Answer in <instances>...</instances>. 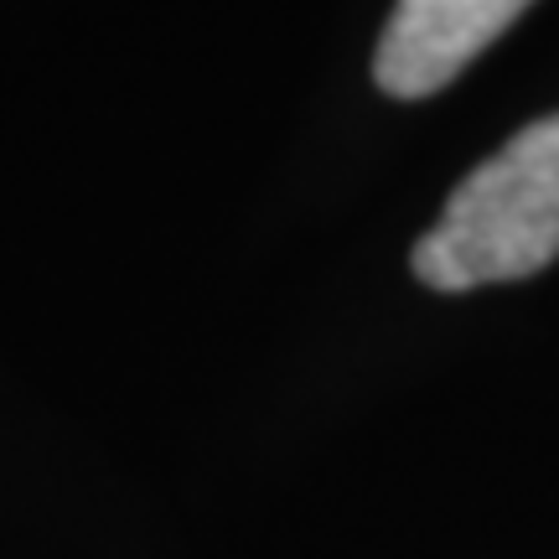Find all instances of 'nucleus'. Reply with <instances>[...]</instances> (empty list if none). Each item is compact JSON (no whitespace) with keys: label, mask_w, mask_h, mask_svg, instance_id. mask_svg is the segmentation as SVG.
I'll return each mask as SVG.
<instances>
[{"label":"nucleus","mask_w":559,"mask_h":559,"mask_svg":"<svg viewBox=\"0 0 559 559\" xmlns=\"http://www.w3.org/2000/svg\"><path fill=\"white\" fill-rule=\"evenodd\" d=\"M559 260V115L519 135L461 181L440 223L415 243L430 290L528 280Z\"/></svg>","instance_id":"1"},{"label":"nucleus","mask_w":559,"mask_h":559,"mask_svg":"<svg viewBox=\"0 0 559 559\" xmlns=\"http://www.w3.org/2000/svg\"><path fill=\"white\" fill-rule=\"evenodd\" d=\"M534 0H400L373 52V79L394 99H430Z\"/></svg>","instance_id":"2"}]
</instances>
